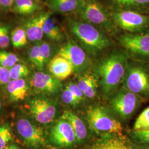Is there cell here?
<instances>
[{"label": "cell", "instance_id": "1", "mask_svg": "<svg viewBox=\"0 0 149 149\" xmlns=\"http://www.w3.org/2000/svg\"><path fill=\"white\" fill-rule=\"evenodd\" d=\"M127 58L122 53L113 54L104 59L97 68L102 91L105 96L117 90L125 76Z\"/></svg>", "mask_w": 149, "mask_h": 149}, {"label": "cell", "instance_id": "2", "mask_svg": "<svg viewBox=\"0 0 149 149\" xmlns=\"http://www.w3.org/2000/svg\"><path fill=\"white\" fill-rule=\"evenodd\" d=\"M68 23L70 31L91 53L100 52L111 45V41L104 31L93 25L74 19H69Z\"/></svg>", "mask_w": 149, "mask_h": 149}, {"label": "cell", "instance_id": "3", "mask_svg": "<svg viewBox=\"0 0 149 149\" xmlns=\"http://www.w3.org/2000/svg\"><path fill=\"white\" fill-rule=\"evenodd\" d=\"M81 19L83 21L101 28L104 32L113 34L117 32L114 24L106 9L95 0H81L79 9Z\"/></svg>", "mask_w": 149, "mask_h": 149}, {"label": "cell", "instance_id": "4", "mask_svg": "<svg viewBox=\"0 0 149 149\" xmlns=\"http://www.w3.org/2000/svg\"><path fill=\"white\" fill-rule=\"evenodd\" d=\"M86 119L91 129L97 134L122 135L121 123L103 107H91L87 111Z\"/></svg>", "mask_w": 149, "mask_h": 149}, {"label": "cell", "instance_id": "5", "mask_svg": "<svg viewBox=\"0 0 149 149\" xmlns=\"http://www.w3.org/2000/svg\"><path fill=\"white\" fill-rule=\"evenodd\" d=\"M112 18L116 26L128 32L139 33L149 27V16L134 11L115 12Z\"/></svg>", "mask_w": 149, "mask_h": 149}, {"label": "cell", "instance_id": "6", "mask_svg": "<svg viewBox=\"0 0 149 149\" xmlns=\"http://www.w3.org/2000/svg\"><path fill=\"white\" fill-rule=\"evenodd\" d=\"M142 98L127 89L120 91L112 99L111 107L120 117L127 119L136 110Z\"/></svg>", "mask_w": 149, "mask_h": 149}, {"label": "cell", "instance_id": "7", "mask_svg": "<svg viewBox=\"0 0 149 149\" xmlns=\"http://www.w3.org/2000/svg\"><path fill=\"white\" fill-rule=\"evenodd\" d=\"M17 130L24 143L31 149H39L47 143L43 129L26 118L18 120Z\"/></svg>", "mask_w": 149, "mask_h": 149}, {"label": "cell", "instance_id": "8", "mask_svg": "<svg viewBox=\"0 0 149 149\" xmlns=\"http://www.w3.org/2000/svg\"><path fill=\"white\" fill-rule=\"evenodd\" d=\"M119 42L124 48L138 58H149V33L128 34L121 36Z\"/></svg>", "mask_w": 149, "mask_h": 149}, {"label": "cell", "instance_id": "9", "mask_svg": "<svg viewBox=\"0 0 149 149\" xmlns=\"http://www.w3.org/2000/svg\"><path fill=\"white\" fill-rule=\"evenodd\" d=\"M67 59L72 65L74 71L81 72L87 69L90 60L84 50L72 40H69L60 48L58 54Z\"/></svg>", "mask_w": 149, "mask_h": 149}, {"label": "cell", "instance_id": "10", "mask_svg": "<svg viewBox=\"0 0 149 149\" xmlns=\"http://www.w3.org/2000/svg\"><path fill=\"white\" fill-rule=\"evenodd\" d=\"M126 88L141 97H149V76L141 68H132L126 74Z\"/></svg>", "mask_w": 149, "mask_h": 149}, {"label": "cell", "instance_id": "11", "mask_svg": "<svg viewBox=\"0 0 149 149\" xmlns=\"http://www.w3.org/2000/svg\"><path fill=\"white\" fill-rule=\"evenodd\" d=\"M50 140L55 146L66 148L77 142L74 130L67 120L61 119L50 130Z\"/></svg>", "mask_w": 149, "mask_h": 149}, {"label": "cell", "instance_id": "12", "mask_svg": "<svg viewBox=\"0 0 149 149\" xmlns=\"http://www.w3.org/2000/svg\"><path fill=\"white\" fill-rule=\"evenodd\" d=\"M29 112L38 122L48 124L53 121L56 116V109L53 103L49 100L37 98L30 102Z\"/></svg>", "mask_w": 149, "mask_h": 149}, {"label": "cell", "instance_id": "13", "mask_svg": "<svg viewBox=\"0 0 149 149\" xmlns=\"http://www.w3.org/2000/svg\"><path fill=\"white\" fill-rule=\"evenodd\" d=\"M31 84L37 92L47 95H53L59 92L61 84L53 76L42 71L36 72L32 77Z\"/></svg>", "mask_w": 149, "mask_h": 149}, {"label": "cell", "instance_id": "14", "mask_svg": "<svg viewBox=\"0 0 149 149\" xmlns=\"http://www.w3.org/2000/svg\"><path fill=\"white\" fill-rule=\"evenodd\" d=\"M52 15L51 12H42L32 18L24 24V29L27 33V37L31 42L40 41L43 38V27L45 22Z\"/></svg>", "mask_w": 149, "mask_h": 149}, {"label": "cell", "instance_id": "15", "mask_svg": "<svg viewBox=\"0 0 149 149\" xmlns=\"http://www.w3.org/2000/svg\"><path fill=\"white\" fill-rule=\"evenodd\" d=\"M90 149H135L121 135L108 134L98 140Z\"/></svg>", "mask_w": 149, "mask_h": 149}, {"label": "cell", "instance_id": "16", "mask_svg": "<svg viewBox=\"0 0 149 149\" xmlns=\"http://www.w3.org/2000/svg\"><path fill=\"white\" fill-rule=\"evenodd\" d=\"M48 68L50 73L59 81L66 79L74 71L69 61L59 55L50 61Z\"/></svg>", "mask_w": 149, "mask_h": 149}, {"label": "cell", "instance_id": "17", "mask_svg": "<svg viewBox=\"0 0 149 149\" xmlns=\"http://www.w3.org/2000/svg\"><path fill=\"white\" fill-rule=\"evenodd\" d=\"M61 119L69 122L74 130L77 143L84 141L87 137V130L84 122L76 114L70 111H65Z\"/></svg>", "mask_w": 149, "mask_h": 149}, {"label": "cell", "instance_id": "18", "mask_svg": "<svg viewBox=\"0 0 149 149\" xmlns=\"http://www.w3.org/2000/svg\"><path fill=\"white\" fill-rule=\"evenodd\" d=\"M7 89L12 101L18 102L25 99L28 93V86L23 79L11 80L7 84Z\"/></svg>", "mask_w": 149, "mask_h": 149}, {"label": "cell", "instance_id": "19", "mask_svg": "<svg viewBox=\"0 0 149 149\" xmlns=\"http://www.w3.org/2000/svg\"><path fill=\"white\" fill-rule=\"evenodd\" d=\"M77 86L86 97L92 99L96 95L98 80L95 74L86 73L79 79Z\"/></svg>", "mask_w": 149, "mask_h": 149}, {"label": "cell", "instance_id": "20", "mask_svg": "<svg viewBox=\"0 0 149 149\" xmlns=\"http://www.w3.org/2000/svg\"><path fill=\"white\" fill-rule=\"evenodd\" d=\"M81 0H49V7L60 13H68L79 9Z\"/></svg>", "mask_w": 149, "mask_h": 149}, {"label": "cell", "instance_id": "21", "mask_svg": "<svg viewBox=\"0 0 149 149\" xmlns=\"http://www.w3.org/2000/svg\"><path fill=\"white\" fill-rule=\"evenodd\" d=\"M44 34L50 39L59 42L64 39V35L55 19L51 16L47 18L43 27Z\"/></svg>", "mask_w": 149, "mask_h": 149}, {"label": "cell", "instance_id": "22", "mask_svg": "<svg viewBox=\"0 0 149 149\" xmlns=\"http://www.w3.org/2000/svg\"><path fill=\"white\" fill-rule=\"evenodd\" d=\"M35 0H15L13 10L17 14L29 15L40 10V7Z\"/></svg>", "mask_w": 149, "mask_h": 149}, {"label": "cell", "instance_id": "23", "mask_svg": "<svg viewBox=\"0 0 149 149\" xmlns=\"http://www.w3.org/2000/svg\"><path fill=\"white\" fill-rule=\"evenodd\" d=\"M11 42L16 48H20L25 46L28 41L27 33L23 27H16L11 33Z\"/></svg>", "mask_w": 149, "mask_h": 149}, {"label": "cell", "instance_id": "24", "mask_svg": "<svg viewBox=\"0 0 149 149\" xmlns=\"http://www.w3.org/2000/svg\"><path fill=\"white\" fill-rule=\"evenodd\" d=\"M19 61L16 54L4 50H0V65L6 68L11 69Z\"/></svg>", "mask_w": 149, "mask_h": 149}, {"label": "cell", "instance_id": "25", "mask_svg": "<svg viewBox=\"0 0 149 149\" xmlns=\"http://www.w3.org/2000/svg\"><path fill=\"white\" fill-rule=\"evenodd\" d=\"M30 71L26 65L24 64H16L10 69L11 80L23 79L28 76Z\"/></svg>", "mask_w": 149, "mask_h": 149}, {"label": "cell", "instance_id": "26", "mask_svg": "<svg viewBox=\"0 0 149 149\" xmlns=\"http://www.w3.org/2000/svg\"><path fill=\"white\" fill-rule=\"evenodd\" d=\"M147 129H149V107L139 116L134 123L133 128L134 131Z\"/></svg>", "mask_w": 149, "mask_h": 149}, {"label": "cell", "instance_id": "27", "mask_svg": "<svg viewBox=\"0 0 149 149\" xmlns=\"http://www.w3.org/2000/svg\"><path fill=\"white\" fill-rule=\"evenodd\" d=\"M28 55L29 60L33 65L39 70H43L44 66L41 61L39 44L34 45L31 48L29 51Z\"/></svg>", "mask_w": 149, "mask_h": 149}, {"label": "cell", "instance_id": "28", "mask_svg": "<svg viewBox=\"0 0 149 149\" xmlns=\"http://www.w3.org/2000/svg\"><path fill=\"white\" fill-rule=\"evenodd\" d=\"M12 140L11 128L8 125L0 126V149H3Z\"/></svg>", "mask_w": 149, "mask_h": 149}, {"label": "cell", "instance_id": "29", "mask_svg": "<svg viewBox=\"0 0 149 149\" xmlns=\"http://www.w3.org/2000/svg\"><path fill=\"white\" fill-rule=\"evenodd\" d=\"M40 48V54L42 63L44 67L49 60L51 55V48L50 45L47 42H42L38 44Z\"/></svg>", "mask_w": 149, "mask_h": 149}, {"label": "cell", "instance_id": "30", "mask_svg": "<svg viewBox=\"0 0 149 149\" xmlns=\"http://www.w3.org/2000/svg\"><path fill=\"white\" fill-rule=\"evenodd\" d=\"M61 98L64 103L70 106H75L80 103V102L67 87L63 91Z\"/></svg>", "mask_w": 149, "mask_h": 149}, {"label": "cell", "instance_id": "31", "mask_svg": "<svg viewBox=\"0 0 149 149\" xmlns=\"http://www.w3.org/2000/svg\"><path fill=\"white\" fill-rule=\"evenodd\" d=\"M120 5L140 8H149V0H125Z\"/></svg>", "mask_w": 149, "mask_h": 149}, {"label": "cell", "instance_id": "32", "mask_svg": "<svg viewBox=\"0 0 149 149\" xmlns=\"http://www.w3.org/2000/svg\"><path fill=\"white\" fill-rule=\"evenodd\" d=\"M133 136L138 142L142 144H149V129L144 130H134Z\"/></svg>", "mask_w": 149, "mask_h": 149}, {"label": "cell", "instance_id": "33", "mask_svg": "<svg viewBox=\"0 0 149 149\" xmlns=\"http://www.w3.org/2000/svg\"><path fill=\"white\" fill-rule=\"evenodd\" d=\"M71 92L74 95V96L76 97V98L79 101L81 102L84 100V94L81 90L79 86L77 84L73 83V82H70L68 85L66 86Z\"/></svg>", "mask_w": 149, "mask_h": 149}, {"label": "cell", "instance_id": "34", "mask_svg": "<svg viewBox=\"0 0 149 149\" xmlns=\"http://www.w3.org/2000/svg\"><path fill=\"white\" fill-rule=\"evenodd\" d=\"M11 80L10 69L0 65V85H7Z\"/></svg>", "mask_w": 149, "mask_h": 149}, {"label": "cell", "instance_id": "35", "mask_svg": "<svg viewBox=\"0 0 149 149\" xmlns=\"http://www.w3.org/2000/svg\"><path fill=\"white\" fill-rule=\"evenodd\" d=\"M2 49L7 48L11 41V39L9 36V27L7 26H2Z\"/></svg>", "mask_w": 149, "mask_h": 149}, {"label": "cell", "instance_id": "36", "mask_svg": "<svg viewBox=\"0 0 149 149\" xmlns=\"http://www.w3.org/2000/svg\"><path fill=\"white\" fill-rule=\"evenodd\" d=\"M15 0H1L0 2L1 7L4 8H9L13 6Z\"/></svg>", "mask_w": 149, "mask_h": 149}, {"label": "cell", "instance_id": "37", "mask_svg": "<svg viewBox=\"0 0 149 149\" xmlns=\"http://www.w3.org/2000/svg\"><path fill=\"white\" fill-rule=\"evenodd\" d=\"M3 149H21L18 146L16 145V144H11L8 145L6 147Z\"/></svg>", "mask_w": 149, "mask_h": 149}, {"label": "cell", "instance_id": "38", "mask_svg": "<svg viewBox=\"0 0 149 149\" xmlns=\"http://www.w3.org/2000/svg\"><path fill=\"white\" fill-rule=\"evenodd\" d=\"M2 26L0 25V48L2 47Z\"/></svg>", "mask_w": 149, "mask_h": 149}, {"label": "cell", "instance_id": "39", "mask_svg": "<svg viewBox=\"0 0 149 149\" xmlns=\"http://www.w3.org/2000/svg\"><path fill=\"white\" fill-rule=\"evenodd\" d=\"M116 2L118 3L119 5H121L123 2H124L125 0H114Z\"/></svg>", "mask_w": 149, "mask_h": 149}, {"label": "cell", "instance_id": "40", "mask_svg": "<svg viewBox=\"0 0 149 149\" xmlns=\"http://www.w3.org/2000/svg\"><path fill=\"white\" fill-rule=\"evenodd\" d=\"M1 107H2V103H1V101L0 100V110L1 109Z\"/></svg>", "mask_w": 149, "mask_h": 149}, {"label": "cell", "instance_id": "41", "mask_svg": "<svg viewBox=\"0 0 149 149\" xmlns=\"http://www.w3.org/2000/svg\"><path fill=\"white\" fill-rule=\"evenodd\" d=\"M1 8H2V7H1V3H0V12H1Z\"/></svg>", "mask_w": 149, "mask_h": 149}, {"label": "cell", "instance_id": "42", "mask_svg": "<svg viewBox=\"0 0 149 149\" xmlns=\"http://www.w3.org/2000/svg\"><path fill=\"white\" fill-rule=\"evenodd\" d=\"M145 149H149V146H148V147H147L146 148H145Z\"/></svg>", "mask_w": 149, "mask_h": 149}, {"label": "cell", "instance_id": "43", "mask_svg": "<svg viewBox=\"0 0 149 149\" xmlns=\"http://www.w3.org/2000/svg\"><path fill=\"white\" fill-rule=\"evenodd\" d=\"M35 1H39V0H35Z\"/></svg>", "mask_w": 149, "mask_h": 149}, {"label": "cell", "instance_id": "44", "mask_svg": "<svg viewBox=\"0 0 149 149\" xmlns=\"http://www.w3.org/2000/svg\"><path fill=\"white\" fill-rule=\"evenodd\" d=\"M1 0H0V2H1Z\"/></svg>", "mask_w": 149, "mask_h": 149}]
</instances>
